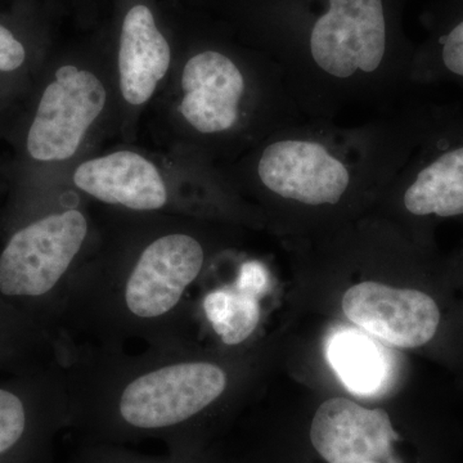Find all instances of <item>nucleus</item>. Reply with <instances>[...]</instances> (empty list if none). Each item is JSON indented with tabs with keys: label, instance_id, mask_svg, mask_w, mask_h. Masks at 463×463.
<instances>
[{
	"label": "nucleus",
	"instance_id": "obj_1",
	"mask_svg": "<svg viewBox=\"0 0 463 463\" xmlns=\"http://www.w3.org/2000/svg\"><path fill=\"white\" fill-rule=\"evenodd\" d=\"M209 219L105 209L96 242L70 283L58 340L124 349L182 345L188 292L214 246Z\"/></svg>",
	"mask_w": 463,
	"mask_h": 463
},
{
	"label": "nucleus",
	"instance_id": "obj_2",
	"mask_svg": "<svg viewBox=\"0 0 463 463\" xmlns=\"http://www.w3.org/2000/svg\"><path fill=\"white\" fill-rule=\"evenodd\" d=\"M70 429L81 443L163 441L200 447L210 414L231 392V368L187 344L132 353L62 340Z\"/></svg>",
	"mask_w": 463,
	"mask_h": 463
},
{
	"label": "nucleus",
	"instance_id": "obj_3",
	"mask_svg": "<svg viewBox=\"0 0 463 463\" xmlns=\"http://www.w3.org/2000/svg\"><path fill=\"white\" fill-rule=\"evenodd\" d=\"M426 108L401 105L365 123L304 118L222 166L232 187L276 206L339 209L383 196L410 156Z\"/></svg>",
	"mask_w": 463,
	"mask_h": 463
},
{
	"label": "nucleus",
	"instance_id": "obj_4",
	"mask_svg": "<svg viewBox=\"0 0 463 463\" xmlns=\"http://www.w3.org/2000/svg\"><path fill=\"white\" fill-rule=\"evenodd\" d=\"M148 111L164 152L219 167L306 118L269 57L219 47L175 58Z\"/></svg>",
	"mask_w": 463,
	"mask_h": 463
},
{
	"label": "nucleus",
	"instance_id": "obj_5",
	"mask_svg": "<svg viewBox=\"0 0 463 463\" xmlns=\"http://www.w3.org/2000/svg\"><path fill=\"white\" fill-rule=\"evenodd\" d=\"M67 194L105 209L209 221L233 218L242 205L222 167L154 154L133 143L79 161L63 182Z\"/></svg>",
	"mask_w": 463,
	"mask_h": 463
},
{
	"label": "nucleus",
	"instance_id": "obj_6",
	"mask_svg": "<svg viewBox=\"0 0 463 463\" xmlns=\"http://www.w3.org/2000/svg\"><path fill=\"white\" fill-rule=\"evenodd\" d=\"M116 93L109 62L69 60L45 78L25 137L27 157L61 172L60 196L70 170L115 136Z\"/></svg>",
	"mask_w": 463,
	"mask_h": 463
},
{
	"label": "nucleus",
	"instance_id": "obj_7",
	"mask_svg": "<svg viewBox=\"0 0 463 463\" xmlns=\"http://www.w3.org/2000/svg\"><path fill=\"white\" fill-rule=\"evenodd\" d=\"M87 200L63 194L18 228L0 251V295L44 303L58 339V321L70 283L99 233Z\"/></svg>",
	"mask_w": 463,
	"mask_h": 463
},
{
	"label": "nucleus",
	"instance_id": "obj_8",
	"mask_svg": "<svg viewBox=\"0 0 463 463\" xmlns=\"http://www.w3.org/2000/svg\"><path fill=\"white\" fill-rule=\"evenodd\" d=\"M385 196L411 218H463V118L426 109L421 132Z\"/></svg>",
	"mask_w": 463,
	"mask_h": 463
},
{
	"label": "nucleus",
	"instance_id": "obj_9",
	"mask_svg": "<svg viewBox=\"0 0 463 463\" xmlns=\"http://www.w3.org/2000/svg\"><path fill=\"white\" fill-rule=\"evenodd\" d=\"M343 310L362 330L401 349L431 345L443 330V307L422 288L356 283L344 295Z\"/></svg>",
	"mask_w": 463,
	"mask_h": 463
},
{
	"label": "nucleus",
	"instance_id": "obj_10",
	"mask_svg": "<svg viewBox=\"0 0 463 463\" xmlns=\"http://www.w3.org/2000/svg\"><path fill=\"white\" fill-rule=\"evenodd\" d=\"M309 434L327 463L392 461V446L399 440L385 410H368L346 398L319 405Z\"/></svg>",
	"mask_w": 463,
	"mask_h": 463
},
{
	"label": "nucleus",
	"instance_id": "obj_11",
	"mask_svg": "<svg viewBox=\"0 0 463 463\" xmlns=\"http://www.w3.org/2000/svg\"><path fill=\"white\" fill-rule=\"evenodd\" d=\"M70 429L69 394L61 362L29 390L0 388V458L18 452L33 434Z\"/></svg>",
	"mask_w": 463,
	"mask_h": 463
},
{
	"label": "nucleus",
	"instance_id": "obj_12",
	"mask_svg": "<svg viewBox=\"0 0 463 463\" xmlns=\"http://www.w3.org/2000/svg\"><path fill=\"white\" fill-rule=\"evenodd\" d=\"M327 354L335 373L354 394H376L392 377V364L385 349L353 328L332 335Z\"/></svg>",
	"mask_w": 463,
	"mask_h": 463
},
{
	"label": "nucleus",
	"instance_id": "obj_13",
	"mask_svg": "<svg viewBox=\"0 0 463 463\" xmlns=\"http://www.w3.org/2000/svg\"><path fill=\"white\" fill-rule=\"evenodd\" d=\"M259 298L236 283L209 292L203 298L207 319L225 345H240L257 330L260 319Z\"/></svg>",
	"mask_w": 463,
	"mask_h": 463
},
{
	"label": "nucleus",
	"instance_id": "obj_14",
	"mask_svg": "<svg viewBox=\"0 0 463 463\" xmlns=\"http://www.w3.org/2000/svg\"><path fill=\"white\" fill-rule=\"evenodd\" d=\"M435 56L414 58L413 84L450 80L463 85V20L438 41Z\"/></svg>",
	"mask_w": 463,
	"mask_h": 463
},
{
	"label": "nucleus",
	"instance_id": "obj_15",
	"mask_svg": "<svg viewBox=\"0 0 463 463\" xmlns=\"http://www.w3.org/2000/svg\"><path fill=\"white\" fill-rule=\"evenodd\" d=\"M69 463H207L200 447L174 448L166 455L134 452L120 444L81 443Z\"/></svg>",
	"mask_w": 463,
	"mask_h": 463
},
{
	"label": "nucleus",
	"instance_id": "obj_16",
	"mask_svg": "<svg viewBox=\"0 0 463 463\" xmlns=\"http://www.w3.org/2000/svg\"><path fill=\"white\" fill-rule=\"evenodd\" d=\"M26 61L25 45L8 27L0 25V74L20 71Z\"/></svg>",
	"mask_w": 463,
	"mask_h": 463
},
{
	"label": "nucleus",
	"instance_id": "obj_17",
	"mask_svg": "<svg viewBox=\"0 0 463 463\" xmlns=\"http://www.w3.org/2000/svg\"><path fill=\"white\" fill-rule=\"evenodd\" d=\"M364 463H398L397 461H389V462H380V461H373V462H364Z\"/></svg>",
	"mask_w": 463,
	"mask_h": 463
}]
</instances>
